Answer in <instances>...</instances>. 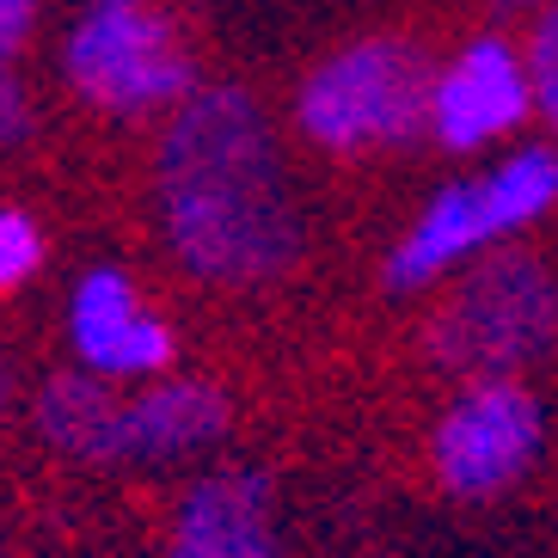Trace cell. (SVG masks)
I'll list each match as a JSON object with an SVG mask.
<instances>
[{
  "label": "cell",
  "mask_w": 558,
  "mask_h": 558,
  "mask_svg": "<svg viewBox=\"0 0 558 558\" xmlns=\"http://www.w3.org/2000/svg\"><path fill=\"white\" fill-rule=\"evenodd\" d=\"M154 209L172 258L215 289H264L307 246L277 123L246 86H197L166 117Z\"/></svg>",
  "instance_id": "6da1fadb"
},
{
  "label": "cell",
  "mask_w": 558,
  "mask_h": 558,
  "mask_svg": "<svg viewBox=\"0 0 558 558\" xmlns=\"http://www.w3.org/2000/svg\"><path fill=\"white\" fill-rule=\"evenodd\" d=\"M553 209H558V148H546V142L509 148L497 166L442 184L411 215V228L399 233L387 264H380V282L393 295H424L429 282H442L448 270L485 258L497 240L527 233Z\"/></svg>",
  "instance_id": "7a4b0ae2"
},
{
  "label": "cell",
  "mask_w": 558,
  "mask_h": 558,
  "mask_svg": "<svg viewBox=\"0 0 558 558\" xmlns=\"http://www.w3.org/2000/svg\"><path fill=\"white\" fill-rule=\"evenodd\" d=\"M436 68L411 37H362L313 68L295 93V130L326 154L411 148L429 135Z\"/></svg>",
  "instance_id": "3957f363"
},
{
  "label": "cell",
  "mask_w": 558,
  "mask_h": 558,
  "mask_svg": "<svg viewBox=\"0 0 558 558\" xmlns=\"http://www.w3.org/2000/svg\"><path fill=\"white\" fill-rule=\"evenodd\" d=\"M62 81L105 117H172L197 93V62L160 0H86L62 37Z\"/></svg>",
  "instance_id": "277c9868"
},
{
  "label": "cell",
  "mask_w": 558,
  "mask_h": 558,
  "mask_svg": "<svg viewBox=\"0 0 558 558\" xmlns=\"http://www.w3.org/2000/svg\"><path fill=\"white\" fill-rule=\"evenodd\" d=\"M424 344L460 380L522 375L558 344V277L534 252L473 258L466 282L436 307Z\"/></svg>",
  "instance_id": "5b68a950"
},
{
  "label": "cell",
  "mask_w": 558,
  "mask_h": 558,
  "mask_svg": "<svg viewBox=\"0 0 558 558\" xmlns=\"http://www.w3.org/2000/svg\"><path fill=\"white\" fill-rule=\"evenodd\" d=\"M546 454V411L522 375H473L429 429V473L454 504L515 492Z\"/></svg>",
  "instance_id": "8992f818"
},
{
  "label": "cell",
  "mask_w": 558,
  "mask_h": 558,
  "mask_svg": "<svg viewBox=\"0 0 558 558\" xmlns=\"http://www.w3.org/2000/svg\"><path fill=\"white\" fill-rule=\"evenodd\" d=\"M527 117H534V74H527V50H515L509 37H473L454 50L448 68H436V86H429V142L436 148H497Z\"/></svg>",
  "instance_id": "52a82bcc"
},
{
  "label": "cell",
  "mask_w": 558,
  "mask_h": 558,
  "mask_svg": "<svg viewBox=\"0 0 558 558\" xmlns=\"http://www.w3.org/2000/svg\"><path fill=\"white\" fill-rule=\"evenodd\" d=\"M68 344L99 380H160L179 362V331L142 301L130 270L99 264L68 295Z\"/></svg>",
  "instance_id": "ba28073f"
},
{
  "label": "cell",
  "mask_w": 558,
  "mask_h": 558,
  "mask_svg": "<svg viewBox=\"0 0 558 558\" xmlns=\"http://www.w3.org/2000/svg\"><path fill=\"white\" fill-rule=\"evenodd\" d=\"M172 546L191 558H282L270 478L252 466L203 473L172 509Z\"/></svg>",
  "instance_id": "9c48e42d"
},
{
  "label": "cell",
  "mask_w": 558,
  "mask_h": 558,
  "mask_svg": "<svg viewBox=\"0 0 558 558\" xmlns=\"http://www.w3.org/2000/svg\"><path fill=\"white\" fill-rule=\"evenodd\" d=\"M228 424H233V405L215 380H197V375L142 380V393L123 399L117 466H172V460H191L221 442Z\"/></svg>",
  "instance_id": "30bf717a"
},
{
  "label": "cell",
  "mask_w": 558,
  "mask_h": 558,
  "mask_svg": "<svg viewBox=\"0 0 558 558\" xmlns=\"http://www.w3.org/2000/svg\"><path fill=\"white\" fill-rule=\"evenodd\" d=\"M117 380H99L86 368L50 375L37 393V436L68 460L86 466H117V429H123V399L111 393Z\"/></svg>",
  "instance_id": "8fae6325"
},
{
  "label": "cell",
  "mask_w": 558,
  "mask_h": 558,
  "mask_svg": "<svg viewBox=\"0 0 558 558\" xmlns=\"http://www.w3.org/2000/svg\"><path fill=\"white\" fill-rule=\"evenodd\" d=\"M44 270V228L25 209H0V295H13Z\"/></svg>",
  "instance_id": "7c38bea8"
},
{
  "label": "cell",
  "mask_w": 558,
  "mask_h": 558,
  "mask_svg": "<svg viewBox=\"0 0 558 558\" xmlns=\"http://www.w3.org/2000/svg\"><path fill=\"white\" fill-rule=\"evenodd\" d=\"M527 50V74H534V111L546 117V130L558 135V0H546L541 19H534V37Z\"/></svg>",
  "instance_id": "4fadbf2b"
},
{
  "label": "cell",
  "mask_w": 558,
  "mask_h": 558,
  "mask_svg": "<svg viewBox=\"0 0 558 558\" xmlns=\"http://www.w3.org/2000/svg\"><path fill=\"white\" fill-rule=\"evenodd\" d=\"M37 135V105H32V86L13 74V62L0 68V148H25Z\"/></svg>",
  "instance_id": "5bb4252c"
},
{
  "label": "cell",
  "mask_w": 558,
  "mask_h": 558,
  "mask_svg": "<svg viewBox=\"0 0 558 558\" xmlns=\"http://www.w3.org/2000/svg\"><path fill=\"white\" fill-rule=\"evenodd\" d=\"M32 25H37V0H0V68L19 62Z\"/></svg>",
  "instance_id": "9a60e30c"
},
{
  "label": "cell",
  "mask_w": 558,
  "mask_h": 558,
  "mask_svg": "<svg viewBox=\"0 0 558 558\" xmlns=\"http://www.w3.org/2000/svg\"><path fill=\"white\" fill-rule=\"evenodd\" d=\"M0 411H7V362H0Z\"/></svg>",
  "instance_id": "2e32d148"
},
{
  "label": "cell",
  "mask_w": 558,
  "mask_h": 558,
  "mask_svg": "<svg viewBox=\"0 0 558 558\" xmlns=\"http://www.w3.org/2000/svg\"><path fill=\"white\" fill-rule=\"evenodd\" d=\"M509 7H546V0H509Z\"/></svg>",
  "instance_id": "e0dca14e"
},
{
  "label": "cell",
  "mask_w": 558,
  "mask_h": 558,
  "mask_svg": "<svg viewBox=\"0 0 558 558\" xmlns=\"http://www.w3.org/2000/svg\"><path fill=\"white\" fill-rule=\"evenodd\" d=\"M166 558H191V553H179V546H172V553H166Z\"/></svg>",
  "instance_id": "ac0fdd59"
}]
</instances>
